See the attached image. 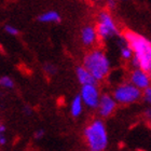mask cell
Returning <instances> with one entry per match:
<instances>
[{"mask_svg": "<svg viewBox=\"0 0 151 151\" xmlns=\"http://www.w3.org/2000/svg\"><path fill=\"white\" fill-rule=\"evenodd\" d=\"M124 38L134 52L132 64L137 68H142L147 71L151 77V41L131 30L125 32Z\"/></svg>", "mask_w": 151, "mask_h": 151, "instance_id": "6da1fadb", "label": "cell"}, {"mask_svg": "<svg viewBox=\"0 0 151 151\" xmlns=\"http://www.w3.org/2000/svg\"><path fill=\"white\" fill-rule=\"evenodd\" d=\"M83 66L94 76L97 81L104 80L110 70V63L106 54L101 50H94L85 55Z\"/></svg>", "mask_w": 151, "mask_h": 151, "instance_id": "7a4b0ae2", "label": "cell"}, {"mask_svg": "<svg viewBox=\"0 0 151 151\" xmlns=\"http://www.w3.org/2000/svg\"><path fill=\"white\" fill-rule=\"evenodd\" d=\"M84 137L92 151H103L108 145V134L105 124L101 120H95L84 129Z\"/></svg>", "mask_w": 151, "mask_h": 151, "instance_id": "3957f363", "label": "cell"}, {"mask_svg": "<svg viewBox=\"0 0 151 151\" xmlns=\"http://www.w3.org/2000/svg\"><path fill=\"white\" fill-rule=\"evenodd\" d=\"M142 96L140 88H138L136 85L131 83H124L114 90L113 97L120 104H131L138 101Z\"/></svg>", "mask_w": 151, "mask_h": 151, "instance_id": "277c9868", "label": "cell"}, {"mask_svg": "<svg viewBox=\"0 0 151 151\" xmlns=\"http://www.w3.org/2000/svg\"><path fill=\"white\" fill-rule=\"evenodd\" d=\"M96 30H97L98 37L101 39H107L112 37L113 35H119V30L116 23L113 22V19L107 12L99 13Z\"/></svg>", "mask_w": 151, "mask_h": 151, "instance_id": "5b68a950", "label": "cell"}, {"mask_svg": "<svg viewBox=\"0 0 151 151\" xmlns=\"http://www.w3.org/2000/svg\"><path fill=\"white\" fill-rule=\"evenodd\" d=\"M82 97V101L90 108H98L99 105V91L96 88V84H86L82 85L81 93H80Z\"/></svg>", "mask_w": 151, "mask_h": 151, "instance_id": "8992f818", "label": "cell"}, {"mask_svg": "<svg viewBox=\"0 0 151 151\" xmlns=\"http://www.w3.org/2000/svg\"><path fill=\"white\" fill-rule=\"evenodd\" d=\"M131 82L140 90H145L151 84V77L147 71L137 68L131 73Z\"/></svg>", "mask_w": 151, "mask_h": 151, "instance_id": "52a82bcc", "label": "cell"}, {"mask_svg": "<svg viewBox=\"0 0 151 151\" xmlns=\"http://www.w3.org/2000/svg\"><path fill=\"white\" fill-rule=\"evenodd\" d=\"M116 101L114 98H112L110 95L105 94L101 97L99 101V105H98V110H99V114L101 116H110L113 112V110L116 109Z\"/></svg>", "mask_w": 151, "mask_h": 151, "instance_id": "ba28073f", "label": "cell"}, {"mask_svg": "<svg viewBox=\"0 0 151 151\" xmlns=\"http://www.w3.org/2000/svg\"><path fill=\"white\" fill-rule=\"evenodd\" d=\"M77 73V78L78 81L80 82L81 85H86V84H96L97 80L94 78V76L92 75L84 66H79L77 67L76 70Z\"/></svg>", "mask_w": 151, "mask_h": 151, "instance_id": "9c48e42d", "label": "cell"}, {"mask_svg": "<svg viewBox=\"0 0 151 151\" xmlns=\"http://www.w3.org/2000/svg\"><path fill=\"white\" fill-rule=\"evenodd\" d=\"M97 30L93 26H85L81 30V40L85 45H92L97 39Z\"/></svg>", "mask_w": 151, "mask_h": 151, "instance_id": "30bf717a", "label": "cell"}, {"mask_svg": "<svg viewBox=\"0 0 151 151\" xmlns=\"http://www.w3.org/2000/svg\"><path fill=\"white\" fill-rule=\"evenodd\" d=\"M83 101H82L81 95H77L71 101L70 105V112L73 116H79L81 114L82 109H83Z\"/></svg>", "mask_w": 151, "mask_h": 151, "instance_id": "8fae6325", "label": "cell"}, {"mask_svg": "<svg viewBox=\"0 0 151 151\" xmlns=\"http://www.w3.org/2000/svg\"><path fill=\"white\" fill-rule=\"evenodd\" d=\"M38 21L42 23H58L60 22V15L56 11H49L38 16Z\"/></svg>", "mask_w": 151, "mask_h": 151, "instance_id": "7c38bea8", "label": "cell"}, {"mask_svg": "<svg viewBox=\"0 0 151 151\" xmlns=\"http://www.w3.org/2000/svg\"><path fill=\"white\" fill-rule=\"evenodd\" d=\"M133 49L131 47L129 43L127 42L125 38H124V41L121 42V56L124 58V60H131L133 56Z\"/></svg>", "mask_w": 151, "mask_h": 151, "instance_id": "4fadbf2b", "label": "cell"}, {"mask_svg": "<svg viewBox=\"0 0 151 151\" xmlns=\"http://www.w3.org/2000/svg\"><path fill=\"white\" fill-rule=\"evenodd\" d=\"M0 85H1L2 88H13L14 82H13V80L10 78V77L3 76V77L0 78Z\"/></svg>", "mask_w": 151, "mask_h": 151, "instance_id": "5bb4252c", "label": "cell"}, {"mask_svg": "<svg viewBox=\"0 0 151 151\" xmlns=\"http://www.w3.org/2000/svg\"><path fill=\"white\" fill-rule=\"evenodd\" d=\"M43 70H44V73H47L49 76H53L56 73V67H55V65L50 64V63H47L44 65Z\"/></svg>", "mask_w": 151, "mask_h": 151, "instance_id": "9a60e30c", "label": "cell"}, {"mask_svg": "<svg viewBox=\"0 0 151 151\" xmlns=\"http://www.w3.org/2000/svg\"><path fill=\"white\" fill-rule=\"evenodd\" d=\"M4 30H6V32H8L9 35L11 36H16L19 35V30L15 28V27H13V26H10V25H6V27H4Z\"/></svg>", "mask_w": 151, "mask_h": 151, "instance_id": "2e32d148", "label": "cell"}, {"mask_svg": "<svg viewBox=\"0 0 151 151\" xmlns=\"http://www.w3.org/2000/svg\"><path fill=\"white\" fill-rule=\"evenodd\" d=\"M144 97H145V101L151 105V86H148L147 88H145V92H144Z\"/></svg>", "mask_w": 151, "mask_h": 151, "instance_id": "e0dca14e", "label": "cell"}, {"mask_svg": "<svg viewBox=\"0 0 151 151\" xmlns=\"http://www.w3.org/2000/svg\"><path fill=\"white\" fill-rule=\"evenodd\" d=\"M35 138L36 139H41L44 136V131L43 129H39V131H36L35 133Z\"/></svg>", "mask_w": 151, "mask_h": 151, "instance_id": "ac0fdd59", "label": "cell"}, {"mask_svg": "<svg viewBox=\"0 0 151 151\" xmlns=\"http://www.w3.org/2000/svg\"><path fill=\"white\" fill-rule=\"evenodd\" d=\"M108 4H109V8H110V9H113V8L116 6V1H114V0H109V1H108Z\"/></svg>", "mask_w": 151, "mask_h": 151, "instance_id": "d6986e66", "label": "cell"}, {"mask_svg": "<svg viewBox=\"0 0 151 151\" xmlns=\"http://www.w3.org/2000/svg\"><path fill=\"white\" fill-rule=\"evenodd\" d=\"M6 137H4L3 135H1V136H0V145H1V146L6 145Z\"/></svg>", "mask_w": 151, "mask_h": 151, "instance_id": "ffe728a7", "label": "cell"}, {"mask_svg": "<svg viewBox=\"0 0 151 151\" xmlns=\"http://www.w3.org/2000/svg\"><path fill=\"white\" fill-rule=\"evenodd\" d=\"M24 112H25L26 114H32V109L26 106V107H24Z\"/></svg>", "mask_w": 151, "mask_h": 151, "instance_id": "44dd1931", "label": "cell"}, {"mask_svg": "<svg viewBox=\"0 0 151 151\" xmlns=\"http://www.w3.org/2000/svg\"><path fill=\"white\" fill-rule=\"evenodd\" d=\"M145 116H147L148 119H150V120H151V109H148V110H146Z\"/></svg>", "mask_w": 151, "mask_h": 151, "instance_id": "7402d4cb", "label": "cell"}, {"mask_svg": "<svg viewBox=\"0 0 151 151\" xmlns=\"http://www.w3.org/2000/svg\"><path fill=\"white\" fill-rule=\"evenodd\" d=\"M4 132H6V126L1 124V125H0V133L2 134V133H4Z\"/></svg>", "mask_w": 151, "mask_h": 151, "instance_id": "603a6c76", "label": "cell"}]
</instances>
